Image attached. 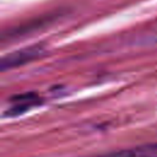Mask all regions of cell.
Returning <instances> with one entry per match:
<instances>
[{"mask_svg": "<svg viewBox=\"0 0 157 157\" xmlns=\"http://www.w3.org/2000/svg\"><path fill=\"white\" fill-rule=\"evenodd\" d=\"M99 157H157V144L114 151Z\"/></svg>", "mask_w": 157, "mask_h": 157, "instance_id": "3", "label": "cell"}, {"mask_svg": "<svg viewBox=\"0 0 157 157\" xmlns=\"http://www.w3.org/2000/svg\"><path fill=\"white\" fill-rule=\"evenodd\" d=\"M11 102H12V105L9 107V109L5 112V115L17 117V115L29 110L32 107L38 105L40 103V99L36 93L28 92V93L11 97Z\"/></svg>", "mask_w": 157, "mask_h": 157, "instance_id": "2", "label": "cell"}, {"mask_svg": "<svg viewBox=\"0 0 157 157\" xmlns=\"http://www.w3.org/2000/svg\"><path fill=\"white\" fill-rule=\"evenodd\" d=\"M43 53H44V49H43L42 45H31V47L22 48L20 50L9 53L7 55H5L1 59L0 69L2 71L10 70V69H15L17 66H21V65H25V64H27L29 61L36 60Z\"/></svg>", "mask_w": 157, "mask_h": 157, "instance_id": "1", "label": "cell"}]
</instances>
